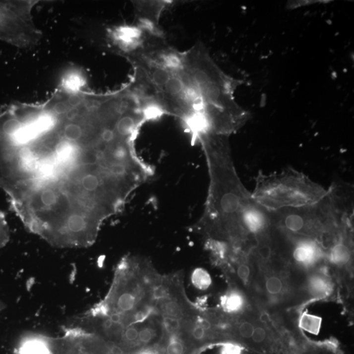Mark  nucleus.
I'll return each instance as SVG.
<instances>
[{
  "instance_id": "nucleus-1",
  "label": "nucleus",
  "mask_w": 354,
  "mask_h": 354,
  "mask_svg": "<svg viewBox=\"0 0 354 354\" xmlns=\"http://www.w3.org/2000/svg\"><path fill=\"white\" fill-rule=\"evenodd\" d=\"M145 117L123 89L60 86L43 103L0 114V189L24 227L50 245L86 248L153 176L135 140Z\"/></svg>"
},
{
  "instance_id": "nucleus-2",
  "label": "nucleus",
  "mask_w": 354,
  "mask_h": 354,
  "mask_svg": "<svg viewBox=\"0 0 354 354\" xmlns=\"http://www.w3.org/2000/svg\"><path fill=\"white\" fill-rule=\"evenodd\" d=\"M182 74L202 103L212 133L229 136L246 121L234 96L241 82L221 70L201 43L183 52Z\"/></svg>"
},
{
  "instance_id": "nucleus-3",
  "label": "nucleus",
  "mask_w": 354,
  "mask_h": 354,
  "mask_svg": "<svg viewBox=\"0 0 354 354\" xmlns=\"http://www.w3.org/2000/svg\"><path fill=\"white\" fill-rule=\"evenodd\" d=\"M327 193L304 176L294 172L263 177L258 180L252 199L264 209H298L312 206Z\"/></svg>"
},
{
  "instance_id": "nucleus-4",
  "label": "nucleus",
  "mask_w": 354,
  "mask_h": 354,
  "mask_svg": "<svg viewBox=\"0 0 354 354\" xmlns=\"http://www.w3.org/2000/svg\"><path fill=\"white\" fill-rule=\"evenodd\" d=\"M135 10V18L138 26L146 32L159 36H164L159 24L162 13L172 5L168 1H133Z\"/></svg>"
},
{
  "instance_id": "nucleus-5",
  "label": "nucleus",
  "mask_w": 354,
  "mask_h": 354,
  "mask_svg": "<svg viewBox=\"0 0 354 354\" xmlns=\"http://www.w3.org/2000/svg\"><path fill=\"white\" fill-rule=\"evenodd\" d=\"M113 44L123 56L126 57L137 52L153 34L142 29L137 24L119 26L110 32Z\"/></svg>"
},
{
  "instance_id": "nucleus-6",
  "label": "nucleus",
  "mask_w": 354,
  "mask_h": 354,
  "mask_svg": "<svg viewBox=\"0 0 354 354\" xmlns=\"http://www.w3.org/2000/svg\"><path fill=\"white\" fill-rule=\"evenodd\" d=\"M17 354H52V338L30 335L20 343Z\"/></svg>"
},
{
  "instance_id": "nucleus-7",
  "label": "nucleus",
  "mask_w": 354,
  "mask_h": 354,
  "mask_svg": "<svg viewBox=\"0 0 354 354\" xmlns=\"http://www.w3.org/2000/svg\"><path fill=\"white\" fill-rule=\"evenodd\" d=\"M321 251L314 242L301 241L295 248L294 258L299 264L310 266L320 257Z\"/></svg>"
},
{
  "instance_id": "nucleus-8",
  "label": "nucleus",
  "mask_w": 354,
  "mask_h": 354,
  "mask_svg": "<svg viewBox=\"0 0 354 354\" xmlns=\"http://www.w3.org/2000/svg\"><path fill=\"white\" fill-rule=\"evenodd\" d=\"M243 305V297L237 291H230L221 299L222 308L227 314H236L241 310Z\"/></svg>"
},
{
  "instance_id": "nucleus-9",
  "label": "nucleus",
  "mask_w": 354,
  "mask_h": 354,
  "mask_svg": "<svg viewBox=\"0 0 354 354\" xmlns=\"http://www.w3.org/2000/svg\"><path fill=\"white\" fill-rule=\"evenodd\" d=\"M351 256L349 247L344 244H338L331 250L330 259L337 265H344L349 261Z\"/></svg>"
},
{
  "instance_id": "nucleus-10",
  "label": "nucleus",
  "mask_w": 354,
  "mask_h": 354,
  "mask_svg": "<svg viewBox=\"0 0 354 354\" xmlns=\"http://www.w3.org/2000/svg\"><path fill=\"white\" fill-rule=\"evenodd\" d=\"M300 324L301 328L316 334L320 328L321 319L314 315L305 314L301 317Z\"/></svg>"
},
{
  "instance_id": "nucleus-11",
  "label": "nucleus",
  "mask_w": 354,
  "mask_h": 354,
  "mask_svg": "<svg viewBox=\"0 0 354 354\" xmlns=\"http://www.w3.org/2000/svg\"><path fill=\"white\" fill-rule=\"evenodd\" d=\"M186 352L185 341L180 338H172L166 343L165 354H184Z\"/></svg>"
},
{
  "instance_id": "nucleus-12",
  "label": "nucleus",
  "mask_w": 354,
  "mask_h": 354,
  "mask_svg": "<svg viewBox=\"0 0 354 354\" xmlns=\"http://www.w3.org/2000/svg\"><path fill=\"white\" fill-rule=\"evenodd\" d=\"M309 287L312 292L318 295L327 294L330 288L327 280L319 276L313 277L310 281Z\"/></svg>"
},
{
  "instance_id": "nucleus-13",
  "label": "nucleus",
  "mask_w": 354,
  "mask_h": 354,
  "mask_svg": "<svg viewBox=\"0 0 354 354\" xmlns=\"http://www.w3.org/2000/svg\"><path fill=\"white\" fill-rule=\"evenodd\" d=\"M9 238V225L6 221L5 215L0 210V249L7 245Z\"/></svg>"
},
{
  "instance_id": "nucleus-14",
  "label": "nucleus",
  "mask_w": 354,
  "mask_h": 354,
  "mask_svg": "<svg viewBox=\"0 0 354 354\" xmlns=\"http://www.w3.org/2000/svg\"><path fill=\"white\" fill-rule=\"evenodd\" d=\"M194 284L199 288L207 289L211 284V278L205 270H197L194 276Z\"/></svg>"
},
{
  "instance_id": "nucleus-15",
  "label": "nucleus",
  "mask_w": 354,
  "mask_h": 354,
  "mask_svg": "<svg viewBox=\"0 0 354 354\" xmlns=\"http://www.w3.org/2000/svg\"><path fill=\"white\" fill-rule=\"evenodd\" d=\"M266 290L268 294L278 295L280 294L283 288L282 281L277 277H270L266 282Z\"/></svg>"
},
{
  "instance_id": "nucleus-16",
  "label": "nucleus",
  "mask_w": 354,
  "mask_h": 354,
  "mask_svg": "<svg viewBox=\"0 0 354 354\" xmlns=\"http://www.w3.org/2000/svg\"><path fill=\"white\" fill-rule=\"evenodd\" d=\"M254 329L255 328L251 323L243 322L238 326L237 332L239 333L240 337L244 338V339H249L253 335Z\"/></svg>"
},
{
  "instance_id": "nucleus-17",
  "label": "nucleus",
  "mask_w": 354,
  "mask_h": 354,
  "mask_svg": "<svg viewBox=\"0 0 354 354\" xmlns=\"http://www.w3.org/2000/svg\"><path fill=\"white\" fill-rule=\"evenodd\" d=\"M254 343H260L264 341L266 338L265 331L263 329L258 327L254 329L253 335L251 336Z\"/></svg>"
},
{
  "instance_id": "nucleus-18",
  "label": "nucleus",
  "mask_w": 354,
  "mask_h": 354,
  "mask_svg": "<svg viewBox=\"0 0 354 354\" xmlns=\"http://www.w3.org/2000/svg\"><path fill=\"white\" fill-rule=\"evenodd\" d=\"M237 274L240 280L245 282L249 278L250 270L247 266L245 264H241L237 267Z\"/></svg>"
},
{
  "instance_id": "nucleus-19",
  "label": "nucleus",
  "mask_w": 354,
  "mask_h": 354,
  "mask_svg": "<svg viewBox=\"0 0 354 354\" xmlns=\"http://www.w3.org/2000/svg\"><path fill=\"white\" fill-rule=\"evenodd\" d=\"M138 354H158L155 351L151 349L144 350Z\"/></svg>"
},
{
  "instance_id": "nucleus-20",
  "label": "nucleus",
  "mask_w": 354,
  "mask_h": 354,
  "mask_svg": "<svg viewBox=\"0 0 354 354\" xmlns=\"http://www.w3.org/2000/svg\"><path fill=\"white\" fill-rule=\"evenodd\" d=\"M5 307V305H4L1 302H0V312H1L2 310H4Z\"/></svg>"
}]
</instances>
